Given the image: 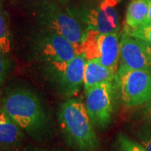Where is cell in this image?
Segmentation results:
<instances>
[{"label":"cell","mask_w":151,"mask_h":151,"mask_svg":"<svg viewBox=\"0 0 151 151\" xmlns=\"http://www.w3.org/2000/svg\"><path fill=\"white\" fill-rule=\"evenodd\" d=\"M143 118L145 121H151V102L147 104L143 112Z\"/></svg>","instance_id":"20"},{"label":"cell","mask_w":151,"mask_h":151,"mask_svg":"<svg viewBox=\"0 0 151 151\" xmlns=\"http://www.w3.org/2000/svg\"><path fill=\"white\" fill-rule=\"evenodd\" d=\"M124 31L132 36L140 38L151 45V24L140 25L134 29L124 28Z\"/></svg>","instance_id":"18"},{"label":"cell","mask_w":151,"mask_h":151,"mask_svg":"<svg viewBox=\"0 0 151 151\" xmlns=\"http://www.w3.org/2000/svg\"><path fill=\"white\" fill-rule=\"evenodd\" d=\"M11 33L8 17L0 4V49L9 54L11 50Z\"/></svg>","instance_id":"15"},{"label":"cell","mask_w":151,"mask_h":151,"mask_svg":"<svg viewBox=\"0 0 151 151\" xmlns=\"http://www.w3.org/2000/svg\"><path fill=\"white\" fill-rule=\"evenodd\" d=\"M114 82H117V72L103 65L99 58L86 60L83 81L85 92L103 83Z\"/></svg>","instance_id":"11"},{"label":"cell","mask_w":151,"mask_h":151,"mask_svg":"<svg viewBox=\"0 0 151 151\" xmlns=\"http://www.w3.org/2000/svg\"><path fill=\"white\" fill-rule=\"evenodd\" d=\"M118 69L144 70L151 74V45L140 38L122 33Z\"/></svg>","instance_id":"8"},{"label":"cell","mask_w":151,"mask_h":151,"mask_svg":"<svg viewBox=\"0 0 151 151\" xmlns=\"http://www.w3.org/2000/svg\"><path fill=\"white\" fill-rule=\"evenodd\" d=\"M121 0H102L94 9H76L78 16L89 28L101 34L119 32V19L117 5Z\"/></svg>","instance_id":"9"},{"label":"cell","mask_w":151,"mask_h":151,"mask_svg":"<svg viewBox=\"0 0 151 151\" xmlns=\"http://www.w3.org/2000/svg\"><path fill=\"white\" fill-rule=\"evenodd\" d=\"M101 63L114 71H118L120 55V40L119 33L101 34L98 39Z\"/></svg>","instance_id":"12"},{"label":"cell","mask_w":151,"mask_h":151,"mask_svg":"<svg viewBox=\"0 0 151 151\" xmlns=\"http://www.w3.org/2000/svg\"><path fill=\"white\" fill-rule=\"evenodd\" d=\"M151 0H131L125 14L124 28L134 29L139 27L145 21Z\"/></svg>","instance_id":"13"},{"label":"cell","mask_w":151,"mask_h":151,"mask_svg":"<svg viewBox=\"0 0 151 151\" xmlns=\"http://www.w3.org/2000/svg\"><path fill=\"white\" fill-rule=\"evenodd\" d=\"M135 136L147 151H151V121H145L140 127L136 129Z\"/></svg>","instance_id":"17"},{"label":"cell","mask_w":151,"mask_h":151,"mask_svg":"<svg viewBox=\"0 0 151 151\" xmlns=\"http://www.w3.org/2000/svg\"><path fill=\"white\" fill-rule=\"evenodd\" d=\"M35 18L43 29L60 34L76 45L80 54V45L90 28L74 9L64 8L51 0H45L35 6Z\"/></svg>","instance_id":"3"},{"label":"cell","mask_w":151,"mask_h":151,"mask_svg":"<svg viewBox=\"0 0 151 151\" xmlns=\"http://www.w3.org/2000/svg\"><path fill=\"white\" fill-rule=\"evenodd\" d=\"M7 55L0 49V92L9 70V60Z\"/></svg>","instance_id":"19"},{"label":"cell","mask_w":151,"mask_h":151,"mask_svg":"<svg viewBox=\"0 0 151 151\" xmlns=\"http://www.w3.org/2000/svg\"><path fill=\"white\" fill-rule=\"evenodd\" d=\"M86 60L82 54L65 62L46 64L47 74L66 97L75 96L84 81Z\"/></svg>","instance_id":"6"},{"label":"cell","mask_w":151,"mask_h":151,"mask_svg":"<svg viewBox=\"0 0 151 151\" xmlns=\"http://www.w3.org/2000/svg\"><path fill=\"white\" fill-rule=\"evenodd\" d=\"M114 84L103 83L86 92V106L93 125L99 129L108 127L113 113Z\"/></svg>","instance_id":"7"},{"label":"cell","mask_w":151,"mask_h":151,"mask_svg":"<svg viewBox=\"0 0 151 151\" xmlns=\"http://www.w3.org/2000/svg\"><path fill=\"white\" fill-rule=\"evenodd\" d=\"M32 151H51V150H34Z\"/></svg>","instance_id":"22"},{"label":"cell","mask_w":151,"mask_h":151,"mask_svg":"<svg viewBox=\"0 0 151 151\" xmlns=\"http://www.w3.org/2000/svg\"><path fill=\"white\" fill-rule=\"evenodd\" d=\"M147 24H151V3L150 5V9H149V13H148L147 18H146L145 21L144 22V24L142 25H147Z\"/></svg>","instance_id":"21"},{"label":"cell","mask_w":151,"mask_h":151,"mask_svg":"<svg viewBox=\"0 0 151 151\" xmlns=\"http://www.w3.org/2000/svg\"><path fill=\"white\" fill-rule=\"evenodd\" d=\"M0 151H3V150H0Z\"/></svg>","instance_id":"23"},{"label":"cell","mask_w":151,"mask_h":151,"mask_svg":"<svg viewBox=\"0 0 151 151\" xmlns=\"http://www.w3.org/2000/svg\"><path fill=\"white\" fill-rule=\"evenodd\" d=\"M33 50L38 59L45 64L69 61L78 54L75 45L67 38L45 29L35 37Z\"/></svg>","instance_id":"5"},{"label":"cell","mask_w":151,"mask_h":151,"mask_svg":"<svg viewBox=\"0 0 151 151\" xmlns=\"http://www.w3.org/2000/svg\"><path fill=\"white\" fill-rule=\"evenodd\" d=\"M24 139L22 129L0 107V150H10L21 145Z\"/></svg>","instance_id":"10"},{"label":"cell","mask_w":151,"mask_h":151,"mask_svg":"<svg viewBox=\"0 0 151 151\" xmlns=\"http://www.w3.org/2000/svg\"><path fill=\"white\" fill-rule=\"evenodd\" d=\"M99 35L100 34L92 28H90L87 30L86 35L80 45V54L83 55L86 60L99 58L100 56L99 43H98Z\"/></svg>","instance_id":"14"},{"label":"cell","mask_w":151,"mask_h":151,"mask_svg":"<svg viewBox=\"0 0 151 151\" xmlns=\"http://www.w3.org/2000/svg\"><path fill=\"white\" fill-rule=\"evenodd\" d=\"M58 123L67 144L76 151H97L99 142L86 106L69 98L60 106Z\"/></svg>","instance_id":"2"},{"label":"cell","mask_w":151,"mask_h":151,"mask_svg":"<svg viewBox=\"0 0 151 151\" xmlns=\"http://www.w3.org/2000/svg\"><path fill=\"white\" fill-rule=\"evenodd\" d=\"M1 107L28 134L35 139L42 135L48 118L36 93L24 87L9 89L2 97Z\"/></svg>","instance_id":"1"},{"label":"cell","mask_w":151,"mask_h":151,"mask_svg":"<svg viewBox=\"0 0 151 151\" xmlns=\"http://www.w3.org/2000/svg\"><path fill=\"white\" fill-rule=\"evenodd\" d=\"M117 84L124 105L138 107L151 102V74L144 70L118 69Z\"/></svg>","instance_id":"4"},{"label":"cell","mask_w":151,"mask_h":151,"mask_svg":"<svg viewBox=\"0 0 151 151\" xmlns=\"http://www.w3.org/2000/svg\"><path fill=\"white\" fill-rule=\"evenodd\" d=\"M117 151H147L139 142L120 133L117 138Z\"/></svg>","instance_id":"16"}]
</instances>
